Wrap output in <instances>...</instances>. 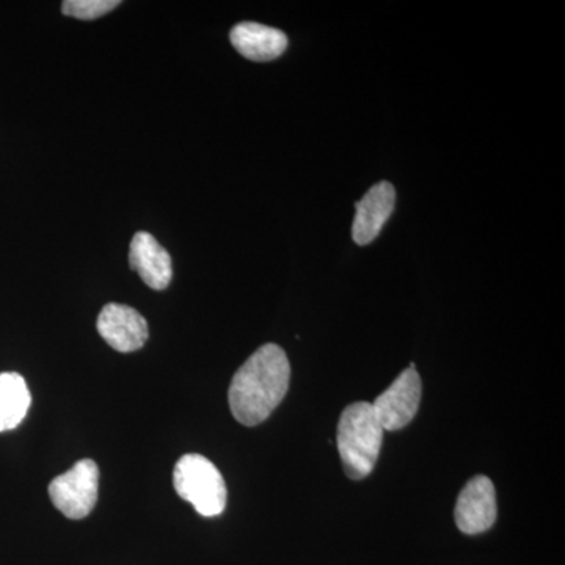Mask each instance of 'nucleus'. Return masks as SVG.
<instances>
[{
    "label": "nucleus",
    "mask_w": 565,
    "mask_h": 565,
    "mask_svg": "<svg viewBox=\"0 0 565 565\" xmlns=\"http://www.w3.org/2000/svg\"><path fill=\"white\" fill-rule=\"evenodd\" d=\"M291 381V364L280 345L264 344L234 374L228 403L234 418L244 426L266 422L285 399Z\"/></svg>",
    "instance_id": "obj_1"
},
{
    "label": "nucleus",
    "mask_w": 565,
    "mask_h": 565,
    "mask_svg": "<svg viewBox=\"0 0 565 565\" xmlns=\"http://www.w3.org/2000/svg\"><path fill=\"white\" fill-rule=\"evenodd\" d=\"M338 451L345 475L355 481L373 473L384 444V427L373 404L355 403L344 408L338 423Z\"/></svg>",
    "instance_id": "obj_2"
},
{
    "label": "nucleus",
    "mask_w": 565,
    "mask_h": 565,
    "mask_svg": "<svg viewBox=\"0 0 565 565\" xmlns=\"http://www.w3.org/2000/svg\"><path fill=\"white\" fill-rule=\"evenodd\" d=\"M173 486L182 500L191 503L203 516L221 515L225 511V479L210 459L185 455L174 465Z\"/></svg>",
    "instance_id": "obj_3"
},
{
    "label": "nucleus",
    "mask_w": 565,
    "mask_h": 565,
    "mask_svg": "<svg viewBox=\"0 0 565 565\" xmlns=\"http://www.w3.org/2000/svg\"><path fill=\"white\" fill-rule=\"evenodd\" d=\"M98 489V465L92 459H84L51 482L50 497L63 515L82 520L95 509Z\"/></svg>",
    "instance_id": "obj_4"
},
{
    "label": "nucleus",
    "mask_w": 565,
    "mask_h": 565,
    "mask_svg": "<svg viewBox=\"0 0 565 565\" xmlns=\"http://www.w3.org/2000/svg\"><path fill=\"white\" fill-rule=\"evenodd\" d=\"M423 385L416 370H405L392 386L373 403L374 414L384 430H399L418 414Z\"/></svg>",
    "instance_id": "obj_5"
},
{
    "label": "nucleus",
    "mask_w": 565,
    "mask_h": 565,
    "mask_svg": "<svg viewBox=\"0 0 565 565\" xmlns=\"http://www.w3.org/2000/svg\"><path fill=\"white\" fill-rule=\"evenodd\" d=\"M497 493L487 476H476L463 487L456 504V525L463 534H481L497 522Z\"/></svg>",
    "instance_id": "obj_6"
},
{
    "label": "nucleus",
    "mask_w": 565,
    "mask_h": 565,
    "mask_svg": "<svg viewBox=\"0 0 565 565\" xmlns=\"http://www.w3.org/2000/svg\"><path fill=\"white\" fill-rule=\"evenodd\" d=\"M98 332L115 351H139L148 340V323L143 316L128 305L109 303L98 316Z\"/></svg>",
    "instance_id": "obj_7"
},
{
    "label": "nucleus",
    "mask_w": 565,
    "mask_h": 565,
    "mask_svg": "<svg viewBox=\"0 0 565 565\" xmlns=\"http://www.w3.org/2000/svg\"><path fill=\"white\" fill-rule=\"evenodd\" d=\"M396 204V191L392 182L382 181L373 185L366 195L356 203L352 237L359 245L373 243L381 234Z\"/></svg>",
    "instance_id": "obj_8"
},
{
    "label": "nucleus",
    "mask_w": 565,
    "mask_h": 565,
    "mask_svg": "<svg viewBox=\"0 0 565 565\" xmlns=\"http://www.w3.org/2000/svg\"><path fill=\"white\" fill-rule=\"evenodd\" d=\"M129 264L145 285L163 291L172 281V258L152 234L139 232L132 237Z\"/></svg>",
    "instance_id": "obj_9"
},
{
    "label": "nucleus",
    "mask_w": 565,
    "mask_h": 565,
    "mask_svg": "<svg viewBox=\"0 0 565 565\" xmlns=\"http://www.w3.org/2000/svg\"><path fill=\"white\" fill-rule=\"evenodd\" d=\"M234 50L253 62H269L280 57L288 47V36L278 29L258 22H241L230 33Z\"/></svg>",
    "instance_id": "obj_10"
},
{
    "label": "nucleus",
    "mask_w": 565,
    "mask_h": 565,
    "mask_svg": "<svg viewBox=\"0 0 565 565\" xmlns=\"http://www.w3.org/2000/svg\"><path fill=\"white\" fill-rule=\"evenodd\" d=\"M31 404V392L22 375L0 374V433L17 429Z\"/></svg>",
    "instance_id": "obj_11"
},
{
    "label": "nucleus",
    "mask_w": 565,
    "mask_h": 565,
    "mask_svg": "<svg viewBox=\"0 0 565 565\" xmlns=\"http://www.w3.org/2000/svg\"><path fill=\"white\" fill-rule=\"evenodd\" d=\"M120 3V0H66L62 3V11L66 17L92 21L110 13Z\"/></svg>",
    "instance_id": "obj_12"
}]
</instances>
